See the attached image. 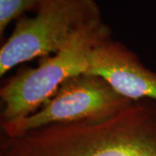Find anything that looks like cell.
Instances as JSON below:
<instances>
[{"label": "cell", "mask_w": 156, "mask_h": 156, "mask_svg": "<svg viewBox=\"0 0 156 156\" xmlns=\"http://www.w3.org/2000/svg\"><path fill=\"white\" fill-rule=\"evenodd\" d=\"M0 156H156V100L133 101L109 117L1 134Z\"/></svg>", "instance_id": "1"}, {"label": "cell", "mask_w": 156, "mask_h": 156, "mask_svg": "<svg viewBox=\"0 0 156 156\" xmlns=\"http://www.w3.org/2000/svg\"><path fill=\"white\" fill-rule=\"evenodd\" d=\"M111 37L101 17L84 24L56 53L39 58L36 68H23L0 89V125L37 111L69 78L87 72L91 52Z\"/></svg>", "instance_id": "2"}, {"label": "cell", "mask_w": 156, "mask_h": 156, "mask_svg": "<svg viewBox=\"0 0 156 156\" xmlns=\"http://www.w3.org/2000/svg\"><path fill=\"white\" fill-rule=\"evenodd\" d=\"M101 11L95 0H45L34 17L17 19L0 49V76L20 63L56 53L78 29Z\"/></svg>", "instance_id": "3"}, {"label": "cell", "mask_w": 156, "mask_h": 156, "mask_svg": "<svg viewBox=\"0 0 156 156\" xmlns=\"http://www.w3.org/2000/svg\"><path fill=\"white\" fill-rule=\"evenodd\" d=\"M133 101L120 94L105 78L83 73L69 78L37 111L19 121L1 126V134L17 137L56 123L109 117Z\"/></svg>", "instance_id": "4"}, {"label": "cell", "mask_w": 156, "mask_h": 156, "mask_svg": "<svg viewBox=\"0 0 156 156\" xmlns=\"http://www.w3.org/2000/svg\"><path fill=\"white\" fill-rule=\"evenodd\" d=\"M86 73L105 78L130 100H156V72L147 69L134 52L111 37L91 52Z\"/></svg>", "instance_id": "5"}, {"label": "cell", "mask_w": 156, "mask_h": 156, "mask_svg": "<svg viewBox=\"0 0 156 156\" xmlns=\"http://www.w3.org/2000/svg\"><path fill=\"white\" fill-rule=\"evenodd\" d=\"M45 0H0V37L7 26L15 19L22 17L25 11H37Z\"/></svg>", "instance_id": "6"}]
</instances>
